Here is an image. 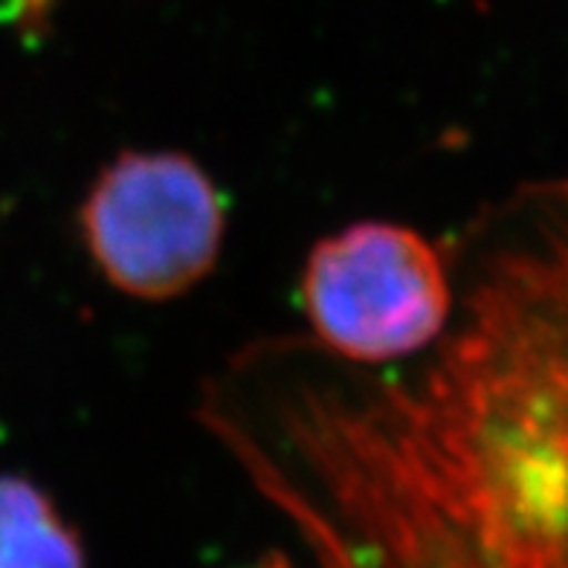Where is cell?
I'll return each instance as SVG.
<instances>
[{
  "label": "cell",
  "mask_w": 568,
  "mask_h": 568,
  "mask_svg": "<svg viewBox=\"0 0 568 568\" xmlns=\"http://www.w3.org/2000/svg\"><path fill=\"white\" fill-rule=\"evenodd\" d=\"M0 568H88L82 537L44 487L0 473Z\"/></svg>",
  "instance_id": "4"
},
{
  "label": "cell",
  "mask_w": 568,
  "mask_h": 568,
  "mask_svg": "<svg viewBox=\"0 0 568 568\" xmlns=\"http://www.w3.org/2000/svg\"><path fill=\"white\" fill-rule=\"evenodd\" d=\"M300 291L311 339L359 368L429 352L456 307L447 250L392 221H359L316 241Z\"/></svg>",
  "instance_id": "2"
},
{
  "label": "cell",
  "mask_w": 568,
  "mask_h": 568,
  "mask_svg": "<svg viewBox=\"0 0 568 568\" xmlns=\"http://www.w3.org/2000/svg\"><path fill=\"white\" fill-rule=\"evenodd\" d=\"M79 232L113 291L140 302H169L215 270L226 203L189 154L122 151L88 189Z\"/></svg>",
  "instance_id": "3"
},
{
  "label": "cell",
  "mask_w": 568,
  "mask_h": 568,
  "mask_svg": "<svg viewBox=\"0 0 568 568\" xmlns=\"http://www.w3.org/2000/svg\"><path fill=\"white\" fill-rule=\"evenodd\" d=\"M258 568H293V562L287 557H282V554H276V557H267Z\"/></svg>",
  "instance_id": "5"
},
{
  "label": "cell",
  "mask_w": 568,
  "mask_h": 568,
  "mask_svg": "<svg viewBox=\"0 0 568 568\" xmlns=\"http://www.w3.org/2000/svg\"><path fill=\"white\" fill-rule=\"evenodd\" d=\"M449 262L429 352L314 374L316 458L392 568H568V178L481 212Z\"/></svg>",
  "instance_id": "1"
}]
</instances>
